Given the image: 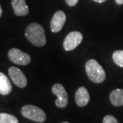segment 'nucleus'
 <instances>
[{"label": "nucleus", "mask_w": 123, "mask_h": 123, "mask_svg": "<svg viewBox=\"0 0 123 123\" xmlns=\"http://www.w3.org/2000/svg\"><path fill=\"white\" fill-rule=\"evenodd\" d=\"M25 37L31 44L36 47H43L47 43L43 27L39 23H32L25 29Z\"/></svg>", "instance_id": "nucleus-1"}, {"label": "nucleus", "mask_w": 123, "mask_h": 123, "mask_svg": "<svg viewBox=\"0 0 123 123\" xmlns=\"http://www.w3.org/2000/svg\"><path fill=\"white\" fill-rule=\"evenodd\" d=\"M86 72L90 80L95 84H101L106 78V74L103 68L99 63L94 60H89L86 64Z\"/></svg>", "instance_id": "nucleus-2"}, {"label": "nucleus", "mask_w": 123, "mask_h": 123, "mask_svg": "<svg viewBox=\"0 0 123 123\" xmlns=\"http://www.w3.org/2000/svg\"><path fill=\"white\" fill-rule=\"evenodd\" d=\"M21 114L23 117L37 123H43L46 120L44 111L38 107L27 105L21 108Z\"/></svg>", "instance_id": "nucleus-3"}, {"label": "nucleus", "mask_w": 123, "mask_h": 123, "mask_svg": "<svg viewBox=\"0 0 123 123\" xmlns=\"http://www.w3.org/2000/svg\"><path fill=\"white\" fill-rule=\"evenodd\" d=\"M9 60L14 64L21 66H25L30 63L31 57L28 53H24L20 49L12 48L8 53Z\"/></svg>", "instance_id": "nucleus-4"}, {"label": "nucleus", "mask_w": 123, "mask_h": 123, "mask_svg": "<svg viewBox=\"0 0 123 123\" xmlns=\"http://www.w3.org/2000/svg\"><path fill=\"white\" fill-rule=\"evenodd\" d=\"M51 91L57 97L55 101V105L59 108L66 107L68 103V98L64 86L60 84H55L51 88Z\"/></svg>", "instance_id": "nucleus-5"}, {"label": "nucleus", "mask_w": 123, "mask_h": 123, "mask_svg": "<svg viewBox=\"0 0 123 123\" xmlns=\"http://www.w3.org/2000/svg\"><path fill=\"white\" fill-rule=\"evenodd\" d=\"M83 40V35L77 31H71L66 36L63 42V47L67 51H72L79 45Z\"/></svg>", "instance_id": "nucleus-6"}, {"label": "nucleus", "mask_w": 123, "mask_h": 123, "mask_svg": "<svg viewBox=\"0 0 123 123\" xmlns=\"http://www.w3.org/2000/svg\"><path fill=\"white\" fill-rule=\"evenodd\" d=\"M10 78L18 88H25L27 84V80L25 74L19 68L15 66H11L8 69Z\"/></svg>", "instance_id": "nucleus-7"}, {"label": "nucleus", "mask_w": 123, "mask_h": 123, "mask_svg": "<svg viewBox=\"0 0 123 123\" xmlns=\"http://www.w3.org/2000/svg\"><path fill=\"white\" fill-rule=\"evenodd\" d=\"M66 14L62 10H58L53 14L51 21V30L54 33L59 32L66 22Z\"/></svg>", "instance_id": "nucleus-8"}, {"label": "nucleus", "mask_w": 123, "mask_h": 123, "mask_svg": "<svg viewBox=\"0 0 123 123\" xmlns=\"http://www.w3.org/2000/svg\"><path fill=\"white\" fill-rule=\"evenodd\" d=\"M75 102L79 107H85L90 101V94L86 88L79 87L75 92Z\"/></svg>", "instance_id": "nucleus-9"}, {"label": "nucleus", "mask_w": 123, "mask_h": 123, "mask_svg": "<svg viewBox=\"0 0 123 123\" xmlns=\"http://www.w3.org/2000/svg\"><path fill=\"white\" fill-rule=\"evenodd\" d=\"M11 4L14 12L17 16L23 17L29 13V8L25 0H11Z\"/></svg>", "instance_id": "nucleus-10"}, {"label": "nucleus", "mask_w": 123, "mask_h": 123, "mask_svg": "<svg viewBox=\"0 0 123 123\" xmlns=\"http://www.w3.org/2000/svg\"><path fill=\"white\" fill-rule=\"evenodd\" d=\"M12 90V86L9 78L4 73L0 72V94L8 95Z\"/></svg>", "instance_id": "nucleus-11"}, {"label": "nucleus", "mask_w": 123, "mask_h": 123, "mask_svg": "<svg viewBox=\"0 0 123 123\" xmlns=\"http://www.w3.org/2000/svg\"><path fill=\"white\" fill-rule=\"evenodd\" d=\"M110 99L111 104L114 106L123 105V89H116L111 92Z\"/></svg>", "instance_id": "nucleus-12"}, {"label": "nucleus", "mask_w": 123, "mask_h": 123, "mask_svg": "<svg viewBox=\"0 0 123 123\" xmlns=\"http://www.w3.org/2000/svg\"><path fill=\"white\" fill-rule=\"evenodd\" d=\"M0 123H18V120L13 115L7 113H1Z\"/></svg>", "instance_id": "nucleus-13"}, {"label": "nucleus", "mask_w": 123, "mask_h": 123, "mask_svg": "<svg viewBox=\"0 0 123 123\" xmlns=\"http://www.w3.org/2000/svg\"><path fill=\"white\" fill-rule=\"evenodd\" d=\"M112 58L114 63L120 67L123 68V51L117 50L115 51L112 55Z\"/></svg>", "instance_id": "nucleus-14"}, {"label": "nucleus", "mask_w": 123, "mask_h": 123, "mask_svg": "<svg viewBox=\"0 0 123 123\" xmlns=\"http://www.w3.org/2000/svg\"><path fill=\"white\" fill-rule=\"evenodd\" d=\"M103 123H118V122L114 116L111 115H107L103 118Z\"/></svg>", "instance_id": "nucleus-15"}, {"label": "nucleus", "mask_w": 123, "mask_h": 123, "mask_svg": "<svg viewBox=\"0 0 123 123\" xmlns=\"http://www.w3.org/2000/svg\"><path fill=\"white\" fill-rule=\"evenodd\" d=\"M65 1L69 6H74L78 3L79 0H65Z\"/></svg>", "instance_id": "nucleus-16"}, {"label": "nucleus", "mask_w": 123, "mask_h": 123, "mask_svg": "<svg viewBox=\"0 0 123 123\" xmlns=\"http://www.w3.org/2000/svg\"><path fill=\"white\" fill-rule=\"evenodd\" d=\"M115 1H116V3L117 4H123V0H115Z\"/></svg>", "instance_id": "nucleus-17"}, {"label": "nucleus", "mask_w": 123, "mask_h": 123, "mask_svg": "<svg viewBox=\"0 0 123 123\" xmlns=\"http://www.w3.org/2000/svg\"><path fill=\"white\" fill-rule=\"evenodd\" d=\"M95 2H97V3H103V2H105L107 0H92Z\"/></svg>", "instance_id": "nucleus-18"}, {"label": "nucleus", "mask_w": 123, "mask_h": 123, "mask_svg": "<svg viewBox=\"0 0 123 123\" xmlns=\"http://www.w3.org/2000/svg\"><path fill=\"white\" fill-rule=\"evenodd\" d=\"M2 16V8H1V6L0 5V17Z\"/></svg>", "instance_id": "nucleus-19"}, {"label": "nucleus", "mask_w": 123, "mask_h": 123, "mask_svg": "<svg viewBox=\"0 0 123 123\" xmlns=\"http://www.w3.org/2000/svg\"><path fill=\"white\" fill-rule=\"evenodd\" d=\"M69 123L68 122H63V123Z\"/></svg>", "instance_id": "nucleus-20"}]
</instances>
